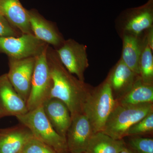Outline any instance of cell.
<instances>
[{
  "label": "cell",
  "instance_id": "6da1fadb",
  "mask_svg": "<svg viewBox=\"0 0 153 153\" xmlns=\"http://www.w3.org/2000/svg\"><path fill=\"white\" fill-rule=\"evenodd\" d=\"M47 59L53 81L51 98L63 101L68 107L71 117L82 114L86 97L91 88L66 69L55 49L49 45Z\"/></svg>",
  "mask_w": 153,
  "mask_h": 153
},
{
  "label": "cell",
  "instance_id": "7a4b0ae2",
  "mask_svg": "<svg viewBox=\"0 0 153 153\" xmlns=\"http://www.w3.org/2000/svg\"><path fill=\"white\" fill-rule=\"evenodd\" d=\"M116 103V100L108 78L97 87L91 89L82 114L88 119L95 133L102 131Z\"/></svg>",
  "mask_w": 153,
  "mask_h": 153
},
{
  "label": "cell",
  "instance_id": "3957f363",
  "mask_svg": "<svg viewBox=\"0 0 153 153\" xmlns=\"http://www.w3.org/2000/svg\"><path fill=\"white\" fill-rule=\"evenodd\" d=\"M152 112L153 103L121 104L116 101L101 132L114 139H123L132 126Z\"/></svg>",
  "mask_w": 153,
  "mask_h": 153
},
{
  "label": "cell",
  "instance_id": "277c9868",
  "mask_svg": "<svg viewBox=\"0 0 153 153\" xmlns=\"http://www.w3.org/2000/svg\"><path fill=\"white\" fill-rule=\"evenodd\" d=\"M16 117L20 123L30 130L34 137L48 145L57 153L67 152L66 139L53 128L44 112L43 105Z\"/></svg>",
  "mask_w": 153,
  "mask_h": 153
},
{
  "label": "cell",
  "instance_id": "5b68a950",
  "mask_svg": "<svg viewBox=\"0 0 153 153\" xmlns=\"http://www.w3.org/2000/svg\"><path fill=\"white\" fill-rule=\"evenodd\" d=\"M49 46L36 57L31 90L26 102L28 111L42 106L51 98L53 81L47 59Z\"/></svg>",
  "mask_w": 153,
  "mask_h": 153
},
{
  "label": "cell",
  "instance_id": "8992f818",
  "mask_svg": "<svg viewBox=\"0 0 153 153\" xmlns=\"http://www.w3.org/2000/svg\"><path fill=\"white\" fill-rule=\"evenodd\" d=\"M48 45L33 34H22L18 37H0V52L13 59L36 57Z\"/></svg>",
  "mask_w": 153,
  "mask_h": 153
},
{
  "label": "cell",
  "instance_id": "52a82bcc",
  "mask_svg": "<svg viewBox=\"0 0 153 153\" xmlns=\"http://www.w3.org/2000/svg\"><path fill=\"white\" fill-rule=\"evenodd\" d=\"M87 47L71 39L64 40L63 44L55 49L60 62L71 74L84 82V72L88 66Z\"/></svg>",
  "mask_w": 153,
  "mask_h": 153
},
{
  "label": "cell",
  "instance_id": "ba28073f",
  "mask_svg": "<svg viewBox=\"0 0 153 153\" xmlns=\"http://www.w3.org/2000/svg\"><path fill=\"white\" fill-rule=\"evenodd\" d=\"M35 62L36 57L21 59L9 58L7 76L17 93L26 102L31 90Z\"/></svg>",
  "mask_w": 153,
  "mask_h": 153
},
{
  "label": "cell",
  "instance_id": "9c48e42d",
  "mask_svg": "<svg viewBox=\"0 0 153 153\" xmlns=\"http://www.w3.org/2000/svg\"><path fill=\"white\" fill-rule=\"evenodd\" d=\"M122 35L130 34L140 36L153 27V0L137 7L128 9L120 16Z\"/></svg>",
  "mask_w": 153,
  "mask_h": 153
},
{
  "label": "cell",
  "instance_id": "30bf717a",
  "mask_svg": "<svg viewBox=\"0 0 153 153\" xmlns=\"http://www.w3.org/2000/svg\"><path fill=\"white\" fill-rule=\"evenodd\" d=\"M95 133L85 115L80 114L71 117L66 136L68 151L70 153L85 152L91 137Z\"/></svg>",
  "mask_w": 153,
  "mask_h": 153
},
{
  "label": "cell",
  "instance_id": "8fae6325",
  "mask_svg": "<svg viewBox=\"0 0 153 153\" xmlns=\"http://www.w3.org/2000/svg\"><path fill=\"white\" fill-rule=\"evenodd\" d=\"M27 103L11 84L7 74L0 76V118L25 114Z\"/></svg>",
  "mask_w": 153,
  "mask_h": 153
},
{
  "label": "cell",
  "instance_id": "7c38bea8",
  "mask_svg": "<svg viewBox=\"0 0 153 153\" xmlns=\"http://www.w3.org/2000/svg\"><path fill=\"white\" fill-rule=\"evenodd\" d=\"M29 21L33 34L36 38L57 49L64 42L63 36L55 25L35 11H28Z\"/></svg>",
  "mask_w": 153,
  "mask_h": 153
},
{
  "label": "cell",
  "instance_id": "4fadbf2b",
  "mask_svg": "<svg viewBox=\"0 0 153 153\" xmlns=\"http://www.w3.org/2000/svg\"><path fill=\"white\" fill-rule=\"evenodd\" d=\"M33 136L23 125L0 129V153H22L25 145Z\"/></svg>",
  "mask_w": 153,
  "mask_h": 153
},
{
  "label": "cell",
  "instance_id": "5bb4252c",
  "mask_svg": "<svg viewBox=\"0 0 153 153\" xmlns=\"http://www.w3.org/2000/svg\"><path fill=\"white\" fill-rule=\"evenodd\" d=\"M46 116L57 133L66 139L71 117L66 105L56 98H51L43 105Z\"/></svg>",
  "mask_w": 153,
  "mask_h": 153
},
{
  "label": "cell",
  "instance_id": "9a60e30c",
  "mask_svg": "<svg viewBox=\"0 0 153 153\" xmlns=\"http://www.w3.org/2000/svg\"><path fill=\"white\" fill-rule=\"evenodd\" d=\"M0 14L22 34H33L28 10L19 0H0Z\"/></svg>",
  "mask_w": 153,
  "mask_h": 153
},
{
  "label": "cell",
  "instance_id": "2e32d148",
  "mask_svg": "<svg viewBox=\"0 0 153 153\" xmlns=\"http://www.w3.org/2000/svg\"><path fill=\"white\" fill-rule=\"evenodd\" d=\"M138 76L120 59L107 78L113 93L120 94V97L130 90Z\"/></svg>",
  "mask_w": 153,
  "mask_h": 153
},
{
  "label": "cell",
  "instance_id": "e0dca14e",
  "mask_svg": "<svg viewBox=\"0 0 153 153\" xmlns=\"http://www.w3.org/2000/svg\"><path fill=\"white\" fill-rule=\"evenodd\" d=\"M140 36L128 34L122 35L123 49L120 58L123 62L138 75H139V61L142 48Z\"/></svg>",
  "mask_w": 153,
  "mask_h": 153
},
{
  "label": "cell",
  "instance_id": "ac0fdd59",
  "mask_svg": "<svg viewBox=\"0 0 153 153\" xmlns=\"http://www.w3.org/2000/svg\"><path fill=\"white\" fill-rule=\"evenodd\" d=\"M126 147L123 140L114 139L102 132H98L91 137L85 152L119 153Z\"/></svg>",
  "mask_w": 153,
  "mask_h": 153
},
{
  "label": "cell",
  "instance_id": "d6986e66",
  "mask_svg": "<svg viewBox=\"0 0 153 153\" xmlns=\"http://www.w3.org/2000/svg\"><path fill=\"white\" fill-rule=\"evenodd\" d=\"M116 101L121 104L153 103V85L143 82L139 76L130 90Z\"/></svg>",
  "mask_w": 153,
  "mask_h": 153
},
{
  "label": "cell",
  "instance_id": "ffe728a7",
  "mask_svg": "<svg viewBox=\"0 0 153 153\" xmlns=\"http://www.w3.org/2000/svg\"><path fill=\"white\" fill-rule=\"evenodd\" d=\"M142 48L139 61V76L143 82L153 85V50L148 44L146 35L141 39Z\"/></svg>",
  "mask_w": 153,
  "mask_h": 153
},
{
  "label": "cell",
  "instance_id": "44dd1931",
  "mask_svg": "<svg viewBox=\"0 0 153 153\" xmlns=\"http://www.w3.org/2000/svg\"><path fill=\"white\" fill-rule=\"evenodd\" d=\"M153 130V112L151 113L132 126L126 136H134L152 132Z\"/></svg>",
  "mask_w": 153,
  "mask_h": 153
},
{
  "label": "cell",
  "instance_id": "7402d4cb",
  "mask_svg": "<svg viewBox=\"0 0 153 153\" xmlns=\"http://www.w3.org/2000/svg\"><path fill=\"white\" fill-rule=\"evenodd\" d=\"M128 144L136 153H153V139L134 137L129 140Z\"/></svg>",
  "mask_w": 153,
  "mask_h": 153
},
{
  "label": "cell",
  "instance_id": "603a6c76",
  "mask_svg": "<svg viewBox=\"0 0 153 153\" xmlns=\"http://www.w3.org/2000/svg\"><path fill=\"white\" fill-rule=\"evenodd\" d=\"M22 153H57L52 148L33 137L25 145Z\"/></svg>",
  "mask_w": 153,
  "mask_h": 153
},
{
  "label": "cell",
  "instance_id": "cb8c5ba5",
  "mask_svg": "<svg viewBox=\"0 0 153 153\" xmlns=\"http://www.w3.org/2000/svg\"><path fill=\"white\" fill-rule=\"evenodd\" d=\"M22 34L0 14V37H18Z\"/></svg>",
  "mask_w": 153,
  "mask_h": 153
},
{
  "label": "cell",
  "instance_id": "d4e9b609",
  "mask_svg": "<svg viewBox=\"0 0 153 153\" xmlns=\"http://www.w3.org/2000/svg\"><path fill=\"white\" fill-rule=\"evenodd\" d=\"M146 38L149 46L153 50V27L148 29L145 33Z\"/></svg>",
  "mask_w": 153,
  "mask_h": 153
},
{
  "label": "cell",
  "instance_id": "484cf974",
  "mask_svg": "<svg viewBox=\"0 0 153 153\" xmlns=\"http://www.w3.org/2000/svg\"><path fill=\"white\" fill-rule=\"evenodd\" d=\"M119 153H136L134 152L130 148H127L126 147L121 152H120Z\"/></svg>",
  "mask_w": 153,
  "mask_h": 153
},
{
  "label": "cell",
  "instance_id": "4316f807",
  "mask_svg": "<svg viewBox=\"0 0 153 153\" xmlns=\"http://www.w3.org/2000/svg\"><path fill=\"white\" fill-rule=\"evenodd\" d=\"M85 153V152H84V153Z\"/></svg>",
  "mask_w": 153,
  "mask_h": 153
}]
</instances>
